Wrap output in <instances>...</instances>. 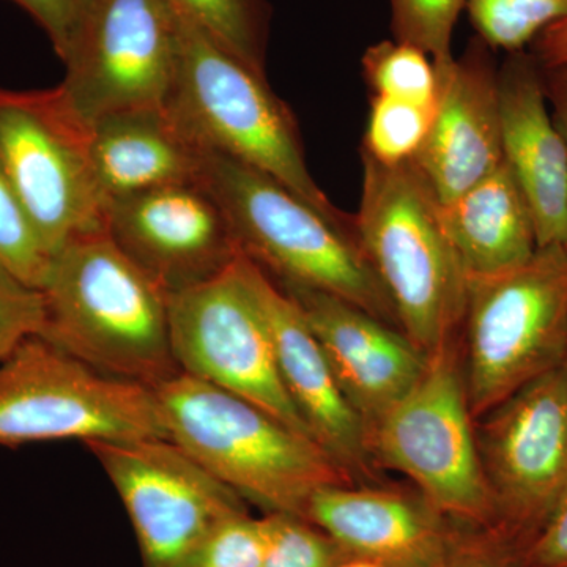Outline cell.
<instances>
[{"label":"cell","mask_w":567,"mask_h":567,"mask_svg":"<svg viewBox=\"0 0 567 567\" xmlns=\"http://www.w3.org/2000/svg\"><path fill=\"white\" fill-rule=\"evenodd\" d=\"M39 22L63 63L80 47L96 0H11Z\"/></svg>","instance_id":"31"},{"label":"cell","mask_w":567,"mask_h":567,"mask_svg":"<svg viewBox=\"0 0 567 567\" xmlns=\"http://www.w3.org/2000/svg\"><path fill=\"white\" fill-rule=\"evenodd\" d=\"M361 65L372 96L435 107L439 73L431 55L420 48L383 40L364 51Z\"/></svg>","instance_id":"23"},{"label":"cell","mask_w":567,"mask_h":567,"mask_svg":"<svg viewBox=\"0 0 567 567\" xmlns=\"http://www.w3.org/2000/svg\"><path fill=\"white\" fill-rule=\"evenodd\" d=\"M238 267L267 322L284 388L309 432L346 472L363 465L368 429L342 394L300 306L245 254Z\"/></svg>","instance_id":"17"},{"label":"cell","mask_w":567,"mask_h":567,"mask_svg":"<svg viewBox=\"0 0 567 567\" xmlns=\"http://www.w3.org/2000/svg\"><path fill=\"white\" fill-rule=\"evenodd\" d=\"M177 66V14L171 0H96L58 87L91 125L117 112L166 107Z\"/></svg>","instance_id":"12"},{"label":"cell","mask_w":567,"mask_h":567,"mask_svg":"<svg viewBox=\"0 0 567 567\" xmlns=\"http://www.w3.org/2000/svg\"><path fill=\"white\" fill-rule=\"evenodd\" d=\"M44 298L0 264V363L25 339L41 336L44 328Z\"/></svg>","instance_id":"30"},{"label":"cell","mask_w":567,"mask_h":567,"mask_svg":"<svg viewBox=\"0 0 567 567\" xmlns=\"http://www.w3.org/2000/svg\"><path fill=\"white\" fill-rule=\"evenodd\" d=\"M323 347L336 382L369 435L415 385L427 354L386 322L334 295L284 286Z\"/></svg>","instance_id":"16"},{"label":"cell","mask_w":567,"mask_h":567,"mask_svg":"<svg viewBox=\"0 0 567 567\" xmlns=\"http://www.w3.org/2000/svg\"><path fill=\"white\" fill-rule=\"evenodd\" d=\"M50 259L0 166V264L29 286L40 289Z\"/></svg>","instance_id":"28"},{"label":"cell","mask_w":567,"mask_h":567,"mask_svg":"<svg viewBox=\"0 0 567 567\" xmlns=\"http://www.w3.org/2000/svg\"><path fill=\"white\" fill-rule=\"evenodd\" d=\"M522 567H567V488L520 554Z\"/></svg>","instance_id":"32"},{"label":"cell","mask_w":567,"mask_h":567,"mask_svg":"<svg viewBox=\"0 0 567 567\" xmlns=\"http://www.w3.org/2000/svg\"><path fill=\"white\" fill-rule=\"evenodd\" d=\"M91 125L59 87H0V166L47 252L104 230V200L91 152Z\"/></svg>","instance_id":"8"},{"label":"cell","mask_w":567,"mask_h":567,"mask_svg":"<svg viewBox=\"0 0 567 567\" xmlns=\"http://www.w3.org/2000/svg\"><path fill=\"white\" fill-rule=\"evenodd\" d=\"M44 339L96 371L158 386L177 375L169 295L106 230L78 235L52 254L44 281Z\"/></svg>","instance_id":"1"},{"label":"cell","mask_w":567,"mask_h":567,"mask_svg":"<svg viewBox=\"0 0 567 567\" xmlns=\"http://www.w3.org/2000/svg\"><path fill=\"white\" fill-rule=\"evenodd\" d=\"M529 52L544 69L567 65V17L540 33Z\"/></svg>","instance_id":"34"},{"label":"cell","mask_w":567,"mask_h":567,"mask_svg":"<svg viewBox=\"0 0 567 567\" xmlns=\"http://www.w3.org/2000/svg\"><path fill=\"white\" fill-rule=\"evenodd\" d=\"M121 496L144 567H181L245 499L169 439L89 442Z\"/></svg>","instance_id":"11"},{"label":"cell","mask_w":567,"mask_h":567,"mask_svg":"<svg viewBox=\"0 0 567 567\" xmlns=\"http://www.w3.org/2000/svg\"><path fill=\"white\" fill-rule=\"evenodd\" d=\"M169 439L235 494L306 520L320 488L349 475L319 443L240 395L178 372L155 386Z\"/></svg>","instance_id":"3"},{"label":"cell","mask_w":567,"mask_h":567,"mask_svg":"<svg viewBox=\"0 0 567 567\" xmlns=\"http://www.w3.org/2000/svg\"><path fill=\"white\" fill-rule=\"evenodd\" d=\"M480 453L502 536L524 551L567 488V372L537 377L487 413Z\"/></svg>","instance_id":"13"},{"label":"cell","mask_w":567,"mask_h":567,"mask_svg":"<svg viewBox=\"0 0 567 567\" xmlns=\"http://www.w3.org/2000/svg\"><path fill=\"white\" fill-rule=\"evenodd\" d=\"M89 152L104 200L199 182L205 152L166 107L104 115L91 123Z\"/></svg>","instance_id":"20"},{"label":"cell","mask_w":567,"mask_h":567,"mask_svg":"<svg viewBox=\"0 0 567 567\" xmlns=\"http://www.w3.org/2000/svg\"><path fill=\"white\" fill-rule=\"evenodd\" d=\"M264 555L262 520L245 513L213 529L181 567H262Z\"/></svg>","instance_id":"29"},{"label":"cell","mask_w":567,"mask_h":567,"mask_svg":"<svg viewBox=\"0 0 567 567\" xmlns=\"http://www.w3.org/2000/svg\"><path fill=\"white\" fill-rule=\"evenodd\" d=\"M104 230L167 295L221 275L241 254L221 207L199 182L111 200Z\"/></svg>","instance_id":"14"},{"label":"cell","mask_w":567,"mask_h":567,"mask_svg":"<svg viewBox=\"0 0 567 567\" xmlns=\"http://www.w3.org/2000/svg\"><path fill=\"white\" fill-rule=\"evenodd\" d=\"M476 35L492 50L525 51L567 17V0H466Z\"/></svg>","instance_id":"24"},{"label":"cell","mask_w":567,"mask_h":567,"mask_svg":"<svg viewBox=\"0 0 567 567\" xmlns=\"http://www.w3.org/2000/svg\"><path fill=\"white\" fill-rule=\"evenodd\" d=\"M169 330L178 371L240 395L315 440L284 388L270 331L238 259L221 275L169 295Z\"/></svg>","instance_id":"10"},{"label":"cell","mask_w":567,"mask_h":567,"mask_svg":"<svg viewBox=\"0 0 567 567\" xmlns=\"http://www.w3.org/2000/svg\"><path fill=\"white\" fill-rule=\"evenodd\" d=\"M498 100L503 162L527 197L539 248H567V147L532 52H509L498 65Z\"/></svg>","instance_id":"18"},{"label":"cell","mask_w":567,"mask_h":567,"mask_svg":"<svg viewBox=\"0 0 567 567\" xmlns=\"http://www.w3.org/2000/svg\"><path fill=\"white\" fill-rule=\"evenodd\" d=\"M480 567H522L520 554L517 550H507L498 561L486 563Z\"/></svg>","instance_id":"35"},{"label":"cell","mask_w":567,"mask_h":567,"mask_svg":"<svg viewBox=\"0 0 567 567\" xmlns=\"http://www.w3.org/2000/svg\"><path fill=\"white\" fill-rule=\"evenodd\" d=\"M436 73L434 118L412 163L440 204H447L503 163L498 65L494 50L476 35Z\"/></svg>","instance_id":"15"},{"label":"cell","mask_w":567,"mask_h":567,"mask_svg":"<svg viewBox=\"0 0 567 567\" xmlns=\"http://www.w3.org/2000/svg\"><path fill=\"white\" fill-rule=\"evenodd\" d=\"M175 14L178 66L167 103L175 121L204 151L262 171L328 215H347L317 185L292 111L265 74L224 50L181 11Z\"/></svg>","instance_id":"5"},{"label":"cell","mask_w":567,"mask_h":567,"mask_svg":"<svg viewBox=\"0 0 567 567\" xmlns=\"http://www.w3.org/2000/svg\"><path fill=\"white\" fill-rule=\"evenodd\" d=\"M147 439H169L155 388L103 374L43 336L0 363V446Z\"/></svg>","instance_id":"6"},{"label":"cell","mask_w":567,"mask_h":567,"mask_svg":"<svg viewBox=\"0 0 567 567\" xmlns=\"http://www.w3.org/2000/svg\"><path fill=\"white\" fill-rule=\"evenodd\" d=\"M262 520V567H338L349 555L311 522L289 514H267Z\"/></svg>","instance_id":"27"},{"label":"cell","mask_w":567,"mask_h":567,"mask_svg":"<svg viewBox=\"0 0 567 567\" xmlns=\"http://www.w3.org/2000/svg\"><path fill=\"white\" fill-rule=\"evenodd\" d=\"M371 443L439 513L472 524H499L451 344L427 354L423 374L375 424Z\"/></svg>","instance_id":"9"},{"label":"cell","mask_w":567,"mask_h":567,"mask_svg":"<svg viewBox=\"0 0 567 567\" xmlns=\"http://www.w3.org/2000/svg\"><path fill=\"white\" fill-rule=\"evenodd\" d=\"M440 215L468 279L522 267L539 248L535 216L505 162L456 199L442 204Z\"/></svg>","instance_id":"21"},{"label":"cell","mask_w":567,"mask_h":567,"mask_svg":"<svg viewBox=\"0 0 567 567\" xmlns=\"http://www.w3.org/2000/svg\"><path fill=\"white\" fill-rule=\"evenodd\" d=\"M540 69L548 110L567 147V65Z\"/></svg>","instance_id":"33"},{"label":"cell","mask_w":567,"mask_h":567,"mask_svg":"<svg viewBox=\"0 0 567 567\" xmlns=\"http://www.w3.org/2000/svg\"><path fill=\"white\" fill-rule=\"evenodd\" d=\"M472 416L565 364L567 248L543 246L522 267L468 279L465 319Z\"/></svg>","instance_id":"7"},{"label":"cell","mask_w":567,"mask_h":567,"mask_svg":"<svg viewBox=\"0 0 567 567\" xmlns=\"http://www.w3.org/2000/svg\"><path fill=\"white\" fill-rule=\"evenodd\" d=\"M563 365H565V369H566V372H567V352H566V360H565V364H563Z\"/></svg>","instance_id":"37"},{"label":"cell","mask_w":567,"mask_h":567,"mask_svg":"<svg viewBox=\"0 0 567 567\" xmlns=\"http://www.w3.org/2000/svg\"><path fill=\"white\" fill-rule=\"evenodd\" d=\"M171 3L224 50L265 74L268 37L265 0H171Z\"/></svg>","instance_id":"22"},{"label":"cell","mask_w":567,"mask_h":567,"mask_svg":"<svg viewBox=\"0 0 567 567\" xmlns=\"http://www.w3.org/2000/svg\"><path fill=\"white\" fill-rule=\"evenodd\" d=\"M358 241L404 334L425 354L464 323L468 278L442 221V204L412 162L383 166L361 152Z\"/></svg>","instance_id":"4"},{"label":"cell","mask_w":567,"mask_h":567,"mask_svg":"<svg viewBox=\"0 0 567 567\" xmlns=\"http://www.w3.org/2000/svg\"><path fill=\"white\" fill-rule=\"evenodd\" d=\"M338 567H383L379 565V563L371 561V559L364 558H347L346 561H342Z\"/></svg>","instance_id":"36"},{"label":"cell","mask_w":567,"mask_h":567,"mask_svg":"<svg viewBox=\"0 0 567 567\" xmlns=\"http://www.w3.org/2000/svg\"><path fill=\"white\" fill-rule=\"evenodd\" d=\"M435 107L372 96L363 148L383 166L412 162L431 128Z\"/></svg>","instance_id":"25"},{"label":"cell","mask_w":567,"mask_h":567,"mask_svg":"<svg viewBox=\"0 0 567 567\" xmlns=\"http://www.w3.org/2000/svg\"><path fill=\"white\" fill-rule=\"evenodd\" d=\"M395 41L420 48L436 69L454 61L453 35L466 0H390Z\"/></svg>","instance_id":"26"},{"label":"cell","mask_w":567,"mask_h":567,"mask_svg":"<svg viewBox=\"0 0 567 567\" xmlns=\"http://www.w3.org/2000/svg\"><path fill=\"white\" fill-rule=\"evenodd\" d=\"M306 520L349 557L383 567H445L450 537L431 511L402 496L346 486L320 488Z\"/></svg>","instance_id":"19"},{"label":"cell","mask_w":567,"mask_h":567,"mask_svg":"<svg viewBox=\"0 0 567 567\" xmlns=\"http://www.w3.org/2000/svg\"><path fill=\"white\" fill-rule=\"evenodd\" d=\"M200 185L215 197L241 254L284 286L334 295L388 322L393 305L358 241L353 216L328 215L270 175L205 152Z\"/></svg>","instance_id":"2"}]
</instances>
